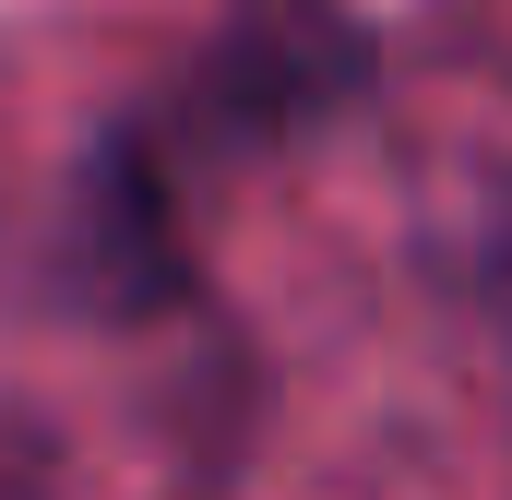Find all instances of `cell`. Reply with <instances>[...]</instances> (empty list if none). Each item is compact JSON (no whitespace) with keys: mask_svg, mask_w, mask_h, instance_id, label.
I'll use <instances>...</instances> for the list:
<instances>
[{"mask_svg":"<svg viewBox=\"0 0 512 500\" xmlns=\"http://www.w3.org/2000/svg\"><path fill=\"white\" fill-rule=\"evenodd\" d=\"M346 84H358V36L334 24V0H262L251 24L108 155V179H96V250H108V274L167 286L191 167H203L215 143H274L286 120H310V108L346 96Z\"/></svg>","mask_w":512,"mask_h":500,"instance_id":"cell-1","label":"cell"}]
</instances>
